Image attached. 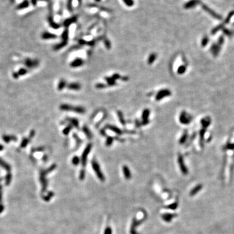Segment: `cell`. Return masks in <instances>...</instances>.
I'll list each match as a JSON object with an SVG mask.
<instances>
[{"label": "cell", "mask_w": 234, "mask_h": 234, "mask_svg": "<svg viewBox=\"0 0 234 234\" xmlns=\"http://www.w3.org/2000/svg\"><path fill=\"white\" fill-rule=\"evenodd\" d=\"M37 1H47V2H50V0H37Z\"/></svg>", "instance_id": "cell-54"}, {"label": "cell", "mask_w": 234, "mask_h": 234, "mask_svg": "<svg viewBox=\"0 0 234 234\" xmlns=\"http://www.w3.org/2000/svg\"><path fill=\"white\" fill-rule=\"evenodd\" d=\"M80 161V158L77 156H74V157L72 158V163L73 165H74L75 166L78 165L79 164Z\"/></svg>", "instance_id": "cell-36"}, {"label": "cell", "mask_w": 234, "mask_h": 234, "mask_svg": "<svg viewBox=\"0 0 234 234\" xmlns=\"http://www.w3.org/2000/svg\"><path fill=\"white\" fill-rule=\"evenodd\" d=\"M24 65L28 68H35L39 65V61L38 60H32L30 58H26L24 60Z\"/></svg>", "instance_id": "cell-4"}, {"label": "cell", "mask_w": 234, "mask_h": 234, "mask_svg": "<svg viewBox=\"0 0 234 234\" xmlns=\"http://www.w3.org/2000/svg\"><path fill=\"white\" fill-rule=\"evenodd\" d=\"M106 85L103 84H98L96 85V88H99V89H101L104 88L105 87Z\"/></svg>", "instance_id": "cell-47"}, {"label": "cell", "mask_w": 234, "mask_h": 234, "mask_svg": "<svg viewBox=\"0 0 234 234\" xmlns=\"http://www.w3.org/2000/svg\"><path fill=\"white\" fill-rule=\"evenodd\" d=\"M106 128L110 129V130H111L113 132H114V133H117L118 135H121L122 134V131L120 130V128H119L115 126L114 125H108L106 126Z\"/></svg>", "instance_id": "cell-17"}, {"label": "cell", "mask_w": 234, "mask_h": 234, "mask_svg": "<svg viewBox=\"0 0 234 234\" xmlns=\"http://www.w3.org/2000/svg\"><path fill=\"white\" fill-rule=\"evenodd\" d=\"M67 43H68L67 41H63V40H62V41L61 42H60V43L55 44V45L54 46V47H53V50H61V48L64 47H65L67 44Z\"/></svg>", "instance_id": "cell-18"}, {"label": "cell", "mask_w": 234, "mask_h": 234, "mask_svg": "<svg viewBox=\"0 0 234 234\" xmlns=\"http://www.w3.org/2000/svg\"><path fill=\"white\" fill-rule=\"evenodd\" d=\"M48 9L49 13H50V15H53V1H52L50 0V2H48Z\"/></svg>", "instance_id": "cell-32"}, {"label": "cell", "mask_w": 234, "mask_h": 234, "mask_svg": "<svg viewBox=\"0 0 234 234\" xmlns=\"http://www.w3.org/2000/svg\"><path fill=\"white\" fill-rule=\"evenodd\" d=\"M3 149V146L2 145H0V151H2Z\"/></svg>", "instance_id": "cell-53"}, {"label": "cell", "mask_w": 234, "mask_h": 234, "mask_svg": "<svg viewBox=\"0 0 234 234\" xmlns=\"http://www.w3.org/2000/svg\"><path fill=\"white\" fill-rule=\"evenodd\" d=\"M41 37L43 40H50V39H54L57 37V35L53 33L48 32H44L42 33Z\"/></svg>", "instance_id": "cell-9"}, {"label": "cell", "mask_w": 234, "mask_h": 234, "mask_svg": "<svg viewBox=\"0 0 234 234\" xmlns=\"http://www.w3.org/2000/svg\"><path fill=\"white\" fill-rule=\"evenodd\" d=\"M61 110L66 111H73L79 114H84L85 113L86 110L83 107L81 106H73L68 104H62L60 106Z\"/></svg>", "instance_id": "cell-1"}, {"label": "cell", "mask_w": 234, "mask_h": 234, "mask_svg": "<svg viewBox=\"0 0 234 234\" xmlns=\"http://www.w3.org/2000/svg\"><path fill=\"white\" fill-rule=\"evenodd\" d=\"M157 58V55H156L155 53H152L151 54L148 59V63L149 64H152L153 62L155 61V60Z\"/></svg>", "instance_id": "cell-28"}, {"label": "cell", "mask_w": 234, "mask_h": 234, "mask_svg": "<svg viewBox=\"0 0 234 234\" xmlns=\"http://www.w3.org/2000/svg\"><path fill=\"white\" fill-rule=\"evenodd\" d=\"M67 120L69 122H71V125L73 126H74L76 128H79V121L77 119H75V118H68Z\"/></svg>", "instance_id": "cell-22"}, {"label": "cell", "mask_w": 234, "mask_h": 234, "mask_svg": "<svg viewBox=\"0 0 234 234\" xmlns=\"http://www.w3.org/2000/svg\"><path fill=\"white\" fill-rule=\"evenodd\" d=\"M85 177V171L84 169H82L80 172V175H79L80 179L84 180Z\"/></svg>", "instance_id": "cell-42"}, {"label": "cell", "mask_w": 234, "mask_h": 234, "mask_svg": "<svg viewBox=\"0 0 234 234\" xmlns=\"http://www.w3.org/2000/svg\"><path fill=\"white\" fill-rule=\"evenodd\" d=\"M10 1H12V2H13V3H14L15 2V0H10Z\"/></svg>", "instance_id": "cell-55"}, {"label": "cell", "mask_w": 234, "mask_h": 234, "mask_svg": "<svg viewBox=\"0 0 234 234\" xmlns=\"http://www.w3.org/2000/svg\"><path fill=\"white\" fill-rule=\"evenodd\" d=\"M200 186H199V187L198 186L196 189H193V190L192 191V192H191V195L192 196L193 195H195V193H197L198 191L200 190Z\"/></svg>", "instance_id": "cell-45"}, {"label": "cell", "mask_w": 234, "mask_h": 234, "mask_svg": "<svg viewBox=\"0 0 234 234\" xmlns=\"http://www.w3.org/2000/svg\"><path fill=\"white\" fill-rule=\"evenodd\" d=\"M3 141L7 143H8L10 142L11 140H14V141H16L17 138L15 135H3L2 137Z\"/></svg>", "instance_id": "cell-19"}, {"label": "cell", "mask_w": 234, "mask_h": 234, "mask_svg": "<svg viewBox=\"0 0 234 234\" xmlns=\"http://www.w3.org/2000/svg\"><path fill=\"white\" fill-rule=\"evenodd\" d=\"M73 128V126L72 125H68L66 127V128H64L63 130V133L64 135H68L70 132H71V131L72 130V129Z\"/></svg>", "instance_id": "cell-29"}, {"label": "cell", "mask_w": 234, "mask_h": 234, "mask_svg": "<svg viewBox=\"0 0 234 234\" xmlns=\"http://www.w3.org/2000/svg\"><path fill=\"white\" fill-rule=\"evenodd\" d=\"M209 41V39L208 36L204 37L202 40V46L203 47L206 46V44L208 43Z\"/></svg>", "instance_id": "cell-39"}, {"label": "cell", "mask_w": 234, "mask_h": 234, "mask_svg": "<svg viewBox=\"0 0 234 234\" xmlns=\"http://www.w3.org/2000/svg\"><path fill=\"white\" fill-rule=\"evenodd\" d=\"M117 114L120 123H121L122 125H125L126 124V121L124 119V115H123V114H122V113L121 112V111H118Z\"/></svg>", "instance_id": "cell-26"}, {"label": "cell", "mask_w": 234, "mask_h": 234, "mask_svg": "<svg viewBox=\"0 0 234 234\" xmlns=\"http://www.w3.org/2000/svg\"><path fill=\"white\" fill-rule=\"evenodd\" d=\"M12 75H13V77L14 78V79H18L19 77H20L19 73H18V72H13Z\"/></svg>", "instance_id": "cell-46"}, {"label": "cell", "mask_w": 234, "mask_h": 234, "mask_svg": "<svg viewBox=\"0 0 234 234\" xmlns=\"http://www.w3.org/2000/svg\"><path fill=\"white\" fill-rule=\"evenodd\" d=\"M234 11H233V12H231L229 13L228 16H227L226 19L225 20V21H224V23H222V24L224 26L225 24H227V23H228L229 22H230V20L231 19V17H232L233 16H234Z\"/></svg>", "instance_id": "cell-30"}, {"label": "cell", "mask_w": 234, "mask_h": 234, "mask_svg": "<svg viewBox=\"0 0 234 234\" xmlns=\"http://www.w3.org/2000/svg\"><path fill=\"white\" fill-rule=\"evenodd\" d=\"M0 166L2 168H4L6 171H7L8 172H9L11 170V167L9 165L8 163H7L5 161H4L1 158H0Z\"/></svg>", "instance_id": "cell-20"}, {"label": "cell", "mask_w": 234, "mask_h": 234, "mask_svg": "<svg viewBox=\"0 0 234 234\" xmlns=\"http://www.w3.org/2000/svg\"><path fill=\"white\" fill-rule=\"evenodd\" d=\"M92 166L93 170H94L98 178H99L100 180H101V181H104L105 179V176L103 175V173H102V171H101L99 164H98V163L95 160H92Z\"/></svg>", "instance_id": "cell-2"}, {"label": "cell", "mask_w": 234, "mask_h": 234, "mask_svg": "<svg viewBox=\"0 0 234 234\" xmlns=\"http://www.w3.org/2000/svg\"><path fill=\"white\" fill-rule=\"evenodd\" d=\"M82 130H83L84 133L86 135L88 139H91V138H92V133H91L90 130H89L87 127L84 126L83 128H82Z\"/></svg>", "instance_id": "cell-25"}, {"label": "cell", "mask_w": 234, "mask_h": 234, "mask_svg": "<svg viewBox=\"0 0 234 234\" xmlns=\"http://www.w3.org/2000/svg\"><path fill=\"white\" fill-rule=\"evenodd\" d=\"M170 95H171L170 91L169 90H166V89H164V90H160L158 92L157 95H156V100H157V101H159V100L162 99L163 98L170 96Z\"/></svg>", "instance_id": "cell-6"}, {"label": "cell", "mask_w": 234, "mask_h": 234, "mask_svg": "<svg viewBox=\"0 0 234 234\" xmlns=\"http://www.w3.org/2000/svg\"><path fill=\"white\" fill-rule=\"evenodd\" d=\"M77 17L74 16L71 18H68L65 20L64 22V26L65 28H68V27L70 26L71 24H72L73 23H74L75 22L77 21Z\"/></svg>", "instance_id": "cell-12"}, {"label": "cell", "mask_w": 234, "mask_h": 234, "mask_svg": "<svg viewBox=\"0 0 234 234\" xmlns=\"http://www.w3.org/2000/svg\"><path fill=\"white\" fill-rule=\"evenodd\" d=\"M149 123V120H142L141 124L142 125L145 126V125H148Z\"/></svg>", "instance_id": "cell-49"}, {"label": "cell", "mask_w": 234, "mask_h": 234, "mask_svg": "<svg viewBox=\"0 0 234 234\" xmlns=\"http://www.w3.org/2000/svg\"><path fill=\"white\" fill-rule=\"evenodd\" d=\"M29 142V138H23L21 144V148H25V147L27 146V145L28 144Z\"/></svg>", "instance_id": "cell-31"}, {"label": "cell", "mask_w": 234, "mask_h": 234, "mask_svg": "<svg viewBox=\"0 0 234 234\" xmlns=\"http://www.w3.org/2000/svg\"><path fill=\"white\" fill-rule=\"evenodd\" d=\"M47 21L49 24H50V27L53 29H59L60 27H61V25H60V24L55 22V21L54 20L53 15L49 14L47 17Z\"/></svg>", "instance_id": "cell-8"}, {"label": "cell", "mask_w": 234, "mask_h": 234, "mask_svg": "<svg viewBox=\"0 0 234 234\" xmlns=\"http://www.w3.org/2000/svg\"><path fill=\"white\" fill-rule=\"evenodd\" d=\"M150 114V111L149 109H145L142 113V120H149V115Z\"/></svg>", "instance_id": "cell-21"}, {"label": "cell", "mask_w": 234, "mask_h": 234, "mask_svg": "<svg viewBox=\"0 0 234 234\" xmlns=\"http://www.w3.org/2000/svg\"><path fill=\"white\" fill-rule=\"evenodd\" d=\"M113 140H114V139H113V138L111 137H108L107 138L106 142V146H111V145H112V143H113Z\"/></svg>", "instance_id": "cell-37"}, {"label": "cell", "mask_w": 234, "mask_h": 234, "mask_svg": "<svg viewBox=\"0 0 234 234\" xmlns=\"http://www.w3.org/2000/svg\"><path fill=\"white\" fill-rule=\"evenodd\" d=\"M47 174V173L46 170H42L40 172V180L42 185V190H43V191H45L48 185L47 180L46 178V176Z\"/></svg>", "instance_id": "cell-5"}, {"label": "cell", "mask_w": 234, "mask_h": 234, "mask_svg": "<svg viewBox=\"0 0 234 234\" xmlns=\"http://www.w3.org/2000/svg\"><path fill=\"white\" fill-rule=\"evenodd\" d=\"M202 8L203 9V10L206 11V12L209 13L211 16H212L213 17H214L215 19L217 20L222 19V16H220L219 14H217V13L214 12V11L211 10V9L210 8H209L207 6L205 5V4H202Z\"/></svg>", "instance_id": "cell-7"}, {"label": "cell", "mask_w": 234, "mask_h": 234, "mask_svg": "<svg viewBox=\"0 0 234 234\" xmlns=\"http://www.w3.org/2000/svg\"><path fill=\"white\" fill-rule=\"evenodd\" d=\"M56 168H57V165L56 164H53L47 169V170H46V171L47 173H48L50 172H51L53 170H54Z\"/></svg>", "instance_id": "cell-41"}, {"label": "cell", "mask_w": 234, "mask_h": 234, "mask_svg": "<svg viewBox=\"0 0 234 234\" xmlns=\"http://www.w3.org/2000/svg\"><path fill=\"white\" fill-rule=\"evenodd\" d=\"M220 44L218 43H214L213 44L211 47V51L212 54L214 55L215 57H216L219 54V53L220 50Z\"/></svg>", "instance_id": "cell-11"}, {"label": "cell", "mask_w": 234, "mask_h": 234, "mask_svg": "<svg viewBox=\"0 0 234 234\" xmlns=\"http://www.w3.org/2000/svg\"><path fill=\"white\" fill-rule=\"evenodd\" d=\"M224 37H223V36H220V38H219V39H218V40L217 43L218 44H220V46H222L223 43H224Z\"/></svg>", "instance_id": "cell-44"}, {"label": "cell", "mask_w": 234, "mask_h": 234, "mask_svg": "<svg viewBox=\"0 0 234 234\" xmlns=\"http://www.w3.org/2000/svg\"><path fill=\"white\" fill-rule=\"evenodd\" d=\"M67 8L70 12H72L73 10L72 9V0H68L67 4Z\"/></svg>", "instance_id": "cell-38"}, {"label": "cell", "mask_w": 234, "mask_h": 234, "mask_svg": "<svg viewBox=\"0 0 234 234\" xmlns=\"http://www.w3.org/2000/svg\"><path fill=\"white\" fill-rule=\"evenodd\" d=\"M37 0H31V3L33 6H36L37 4Z\"/></svg>", "instance_id": "cell-50"}, {"label": "cell", "mask_w": 234, "mask_h": 234, "mask_svg": "<svg viewBox=\"0 0 234 234\" xmlns=\"http://www.w3.org/2000/svg\"><path fill=\"white\" fill-rule=\"evenodd\" d=\"M2 199V185H0V202L1 201Z\"/></svg>", "instance_id": "cell-51"}, {"label": "cell", "mask_w": 234, "mask_h": 234, "mask_svg": "<svg viewBox=\"0 0 234 234\" xmlns=\"http://www.w3.org/2000/svg\"><path fill=\"white\" fill-rule=\"evenodd\" d=\"M123 1L126 5L128 7H131L133 5V1L132 0H123Z\"/></svg>", "instance_id": "cell-43"}, {"label": "cell", "mask_w": 234, "mask_h": 234, "mask_svg": "<svg viewBox=\"0 0 234 234\" xmlns=\"http://www.w3.org/2000/svg\"><path fill=\"white\" fill-rule=\"evenodd\" d=\"M200 3L199 0H190L184 4V8L185 9H190L195 7Z\"/></svg>", "instance_id": "cell-10"}, {"label": "cell", "mask_w": 234, "mask_h": 234, "mask_svg": "<svg viewBox=\"0 0 234 234\" xmlns=\"http://www.w3.org/2000/svg\"><path fill=\"white\" fill-rule=\"evenodd\" d=\"M186 66H180L179 68H178L177 73L179 74H183L186 71Z\"/></svg>", "instance_id": "cell-35"}, {"label": "cell", "mask_w": 234, "mask_h": 234, "mask_svg": "<svg viewBox=\"0 0 234 234\" xmlns=\"http://www.w3.org/2000/svg\"><path fill=\"white\" fill-rule=\"evenodd\" d=\"M35 132L34 130H33L31 131L29 135V138H32L35 135Z\"/></svg>", "instance_id": "cell-48"}, {"label": "cell", "mask_w": 234, "mask_h": 234, "mask_svg": "<svg viewBox=\"0 0 234 234\" xmlns=\"http://www.w3.org/2000/svg\"><path fill=\"white\" fill-rule=\"evenodd\" d=\"M12 175L11 173L9 172H8L7 173V175L6 176V185H9L10 183L11 180H12Z\"/></svg>", "instance_id": "cell-34"}, {"label": "cell", "mask_w": 234, "mask_h": 234, "mask_svg": "<svg viewBox=\"0 0 234 234\" xmlns=\"http://www.w3.org/2000/svg\"><path fill=\"white\" fill-rule=\"evenodd\" d=\"M47 159H48V157L46 155H44L43 157V160L44 162H46L47 160Z\"/></svg>", "instance_id": "cell-52"}, {"label": "cell", "mask_w": 234, "mask_h": 234, "mask_svg": "<svg viewBox=\"0 0 234 234\" xmlns=\"http://www.w3.org/2000/svg\"><path fill=\"white\" fill-rule=\"evenodd\" d=\"M223 32L224 34H225L226 35H227V36H231V35H233V31H231V30H229V29H228L224 28L223 30Z\"/></svg>", "instance_id": "cell-40"}, {"label": "cell", "mask_w": 234, "mask_h": 234, "mask_svg": "<svg viewBox=\"0 0 234 234\" xmlns=\"http://www.w3.org/2000/svg\"><path fill=\"white\" fill-rule=\"evenodd\" d=\"M106 80L107 81V82L109 86H114L116 84L115 80L113 79L112 77L106 78Z\"/></svg>", "instance_id": "cell-27"}, {"label": "cell", "mask_w": 234, "mask_h": 234, "mask_svg": "<svg viewBox=\"0 0 234 234\" xmlns=\"http://www.w3.org/2000/svg\"><path fill=\"white\" fill-rule=\"evenodd\" d=\"M84 64L83 60H82L80 58H77L73 60V61L71 62L70 64V66L73 68H75V67H78L82 66V64Z\"/></svg>", "instance_id": "cell-13"}, {"label": "cell", "mask_w": 234, "mask_h": 234, "mask_svg": "<svg viewBox=\"0 0 234 234\" xmlns=\"http://www.w3.org/2000/svg\"><path fill=\"white\" fill-rule=\"evenodd\" d=\"M81 86L80 85V84L79 83H75V82H73V83H71L70 84H68L67 85V88L70 90H75V91H78L81 89Z\"/></svg>", "instance_id": "cell-16"}, {"label": "cell", "mask_w": 234, "mask_h": 234, "mask_svg": "<svg viewBox=\"0 0 234 234\" xmlns=\"http://www.w3.org/2000/svg\"><path fill=\"white\" fill-rule=\"evenodd\" d=\"M17 72H18L20 76H23V75L27 74V73H28V70L27 68H21L19 69Z\"/></svg>", "instance_id": "cell-33"}, {"label": "cell", "mask_w": 234, "mask_h": 234, "mask_svg": "<svg viewBox=\"0 0 234 234\" xmlns=\"http://www.w3.org/2000/svg\"><path fill=\"white\" fill-rule=\"evenodd\" d=\"M66 81L64 79H61L60 80V81L58 84V86H57V89L59 91H61L63 90V89L66 87Z\"/></svg>", "instance_id": "cell-24"}, {"label": "cell", "mask_w": 234, "mask_h": 234, "mask_svg": "<svg viewBox=\"0 0 234 234\" xmlns=\"http://www.w3.org/2000/svg\"><path fill=\"white\" fill-rule=\"evenodd\" d=\"M68 35H69V32H68V28H65L61 35V38L62 40H63V41H67L68 39Z\"/></svg>", "instance_id": "cell-23"}, {"label": "cell", "mask_w": 234, "mask_h": 234, "mask_svg": "<svg viewBox=\"0 0 234 234\" xmlns=\"http://www.w3.org/2000/svg\"><path fill=\"white\" fill-rule=\"evenodd\" d=\"M122 171L125 178L126 179H130L131 178V173L130 169L126 165H124L122 167Z\"/></svg>", "instance_id": "cell-15"}, {"label": "cell", "mask_w": 234, "mask_h": 234, "mask_svg": "<svg viewBox=\"0 0 234 234\" xmlns=\"http://www.w3.org/2000/svg\"><path fill=\"white\" fill-rule=\"evenodd\" d=\"M30 5V2L28 0H24L21 3L17 5L16 7V9L17 10H22L24 9L28 8Z\"/></svg>", "instance_id": "cell-14"}, {"label": "cell", "mask_w": 234, "mask_h": 234, "mask_svg": "<svg viewBox=\"0 0 234 234\" xmlns=\"http://www.w3.org/2000/svg\"><path fill=\"white\" fill-rule=\"evenodd\" d=\"M92 144H91V143L88 144L86 146V148L85 149L83 153H82V156H81V161L82 166L83 167L86 166V163H87V158H88V156L89 155V153H90V152L91 149H92Z\"/></svg>", "instance_id": "cell-3"}]
</instances>
